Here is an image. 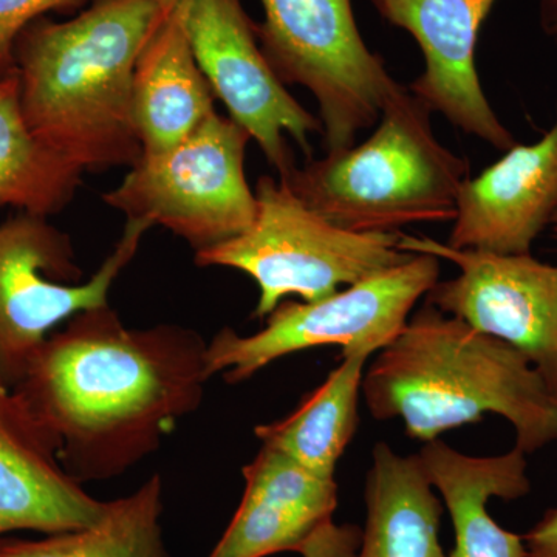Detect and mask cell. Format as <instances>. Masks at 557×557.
Listing matches in <instances>:
<instances>
[{
  "mask_svg": "<svg viewBox=\"0 0 557 557\" xmlns=\"http://www.w3.org/2000/svg\"><path fill=\"white\" fill-rule=\"evenodd\" d=\"M208 343L177 324L127 329L110 306L54 330L14 386L76 482L126 474L199 410Z\"/></svg>",
  "mask_w": 557,
  "mask_h": 557,
  "instance_id": "1",
  "label": "cell"
},
{
  "mask_svg": "<svg viewBox=\"0 0 557 557\" xmlns=\"http://www.w3.org/2000/svg\"><path fill=\"white\" fill-rule=\"evenodd\" d=\"M172 0H91L70 21L40 17L14 46L22 113L39 139L84 172L141 159L132 86Z\"/></svg>",
  "mask_w": 557,
  "mask_h": 557,
  "instance_id": "2",
  "label": "cell"
},
{
  "mask_svg": "<svg viewBox=\"0 0 557 557\" xmlns=\"http://www.w3.org/2000/svg\"><path fill=\"white\" fill-rule=\"evenodd\" d=\"M361 392L370 416L398 418L420 442L487 413L511 423L527 456L557 442V398L525 355L429 304L376 354Z\"/></svg>",
  "mask_w": 557,
  "mask_h": 557,
  "instance_id": "3",
  "label": "cell"
},
{
  "mask_svg": "<svg viewBox=\"0 0 557 557\" xmlns=\"http://www.w3.org/2000/svg\"><path fill=\"white\" fill-rule=\"evenodd\" d=\"M431 113L408 87L364 143L306 160L284 182L311 211L355 233L453 222L469 163L438 141Z\"/></svg>",
  "mask_w": 557,
  "mask_h": 557,
  "instance_id": "4",
  "label": "cell"
},
{
  "mask_svg": "<svg viewBox=\"0 0 557 557\" xmlns=\"http://www.w3.org/2000/svg\"><path fill=\"white\" fill-rule=\"evenodd\" d=\"M258 214L240 236L196 252L199 267L242 271L256 282L255 318L282 300L317 302L406 262L398 233H355L311 211L287 182L263 175L255 189Z\"/></svg>",
  "mask_w": 557,
  "mask_h": 557,
  "instance_id": "5",
  "label": "cell"
},
{
  "mask_svg": "<svg viewBox=\"0 0 557 557\" xmlns=\"http://www.w3.org/2000/svg\"><path fill=\"white\" fill-rule=\"evenodd\" d=\"M256 33L263 57L284 86L318 102L325 152L355 146L361 131L408 87L388 73L358 30L351 0H260Z\"/></svg>",
  "mask_w": 557,
  "mask_h": 557,
  "instance_id": "6",
  "label": "cell"
},
{
  "mask_svg": "<svg viewBox=\"0 0 557 557\" xmlns=\"http://www.w3.org/2000/svg\"><path fill=\"white\" fill-rule=\"evenodd\" d=\"M438 277V258L412 252L406 262L329 298L282 300L259 332L242 336L225 327L209 341V376L239 384L277 359L314 347L341 346L343 355L372 357L397 338Z\"/></svg>",
  "mask_w": 557,
  "mask_h": 557,
  "instance_id": "7",
  "label": "cell"
},
{
  "mask_svg": "<svg viewBox=\"0 0 557 557\" xmlns=\"http://www.w3.org/2000/svg\"><path fill=\"white\" fill-rule=\"evenodd\" d=\"M249 141L240 124L215 110L174 149L141 156L102 200L131 222L170 230L196 252L218 247L245 233L258 214L245 175Z\"/></svg>",
  "mask_w": 557,
  "mask_h": 557,
  "instance_id": "8",
  "label": "cell"
},
{
  "mask_svg": "<svg viewBox=\"0 0 557 557\" xmlns=\"http://www.w3.org/2000/svg\"><path fill=\"white\" fill-rule=\"evenodd\" d=\"M149 226L127 220L123 236L87 282L65 233L21 212L0 225V379L14 387L39 347L70 318L109 306L113 282Z\"/></svg>",
  "mask_w": 557,
  "mask_h": 557,
  "instance_id": "9",
  "label": "cell"
},
{
  "mask_svg": "<svg viewBox=\"0 0 557 557\" xmlns=\"http://www.w3.org/2000/svg\"><path fill=\"white\" fill-rule=\"evenodd\" d=\"M183 25L215 98L258 143L281 180L296 168L288 138L313 159L321 121L300 106L263 57L242 0H177Z\"/></svg>",
  "mask_w": 557,
  "mask_h": 557,
  "instance_id": "10",
  "label": "cell"
},
{
  "mask_svg": "<svg viewBox=\"0 0 557 557\" xmlns=\"http://www.w3.org/2000/svg\"><path fill=\"white\" fill-rule=\"evenodd\" d=\"M399 248L453 262L460 273L437 282L426 304L525 355L557 398V265L403 233Z\"/></svg>",
  "mask_w": 557,
  "mask_h": 557,
  "instance_id": "11",
  "label": "cell"
},
{
  "mask_svg": "<svg viewBox=\"0 0 557 557\" xmlns=\"http://www.w3.org/2000/svg\"><path fill=\"white\" fill-rule=\"evenodd\" d=\"M384 21L408 32L424 58L409 86L432 112L498 150L516 139L491 108L478 67L480 32L497 0H372Z\"/></svg>",
  "mask_w": 557,
  "mask_h": 557,
  "instance_id": "12",
  "label": "cell"
},
{
  "mask_svg": "<svg viewBox=\"0 0 557 557\" xmlns=\"http://www.w3.org/2000/svg\"><path fill=\"white\" fill-rule=\"evenodd\" d=\"M108 502L62 467L57 438L0 379V539L16 531L58 534L94 525Z\"/></svg>",
  "mask_w": 557,
  "mask_h": 557,
  "instance_id": "13",
  "label": "cell"
},
{
  "mask_svg": "<svg viewBox=\"0 0 557 557\" xmlns=\"http://www.w3.org/2000/svg\"><path fill=\"white\" fill-rule=\"evenodd\" d=\"M557 218L556 119L533 145H515L458 190L448 245L498 255H530Z\"/></svg>",
  "mask_w": 557,
  "mask_h": 557,
  "instance_id": "14",
  "label": "cell"
},
{
  "mask_svg": "<svg viewBox=\"0 0 557 557\" xmlns=\"http://www.w3.org/2000/svg\"><path fill=\"white\" fill-rule=\"evenodd\" d=\"M239 508L208 557H269L298 553L338 508V483L263 446L242 469Z\"/></svg>",
  "mask_w": 557,
  "mask_h": 557,
  "instance_id": "15",
  "label": "cell"
},
{
  "mask_svg": "<svg viewBox=\"0 0 557 557\" xmlns=\"http://www.w3.org/2000/svg\"><path fill=\"white\" fill-rule=\"evenodd\" d=\"M417 456L453 522L448 557H527L523 536L498 525L487 511L491 498L518 500L530 493L525 453L515 446L500 456H467L437 438Z\"/></svg>",
  "mask_w": 557,
  "mask_h": 557,
  "instance_id": "16",
  "label": "cell"
},
{
  "mask_svg": "<svg viewBox=\"0 0 557 557\" xmlns=\"http://www.w3.org/2000/svg\"><path fill=\"white\" fill-rule=\"evenodd\" d=\"M215 100L190 47L177 0H172L135 65L132 120L141 156H159L185 141L215 112Z\"/></svg>",
  "mask_w": 557,
  "mask_h": 557,
  "instance_id": "17",
  "label": "cell"
},
{
  "mask_svg": "<svg viewBox=\"0 0 557 557\" xmlns=\"http://www.w3.org/2000/svg\"><path fill=\"white\" fill-rule=\"evenodd\" d=\"M366 527L355 557H448L440 542L443 505L418 456L373 448Z\"/></svg>",
  "mask_w": 557,
  "mask_h": 557,
  "instance_id": "18",
  "label": "cell"
},
{
  "mask_svg": "<svg viewBox=\"0 0 557 557\" xmlns=\"http://www.w3.org/2000/svg\"><path fill=\"white\" fill-rule=\"evenodd\" d=\"M369 358L362 351L343 355L338 368L298 408L282 420L256 426V437L314 474L335 479L339 458L357 434L359 394Z\"/></svg>",
  "mask_w": 557,
  "mask_h": 557,
  "instance_id": "19",
  "label": "cell"
},
{
  "mask_svg": "<svg viewBox=\"0 0 557 557\" xmlns=\"http://www.w3.org/2000/svg\"><path fill=\"white\" fill-rule=\"evenodd\" d=\"M83 174L33 134L22 113L16 70L0 76V207L58 214L75 199Z\"/></svg>",
  "mask_w": 557,
  "mask_h": 557,
  "instance_id": "20",
  "label": "cell"
},
{
  "mask_svg": "<svg viewBox=\"0 0 557 557\" xmlns=\"http://www.w3.org/2000/svg\"><path fill=\"white\" fill-rule=\"evenodd\" d=\"M163 479L150 475L131 496L108 502L94 525L42 539H0V557H172L161 528Z\"/></svg>",
  "mask_w": 557,
  "mask_h": 557,
  "instance_id": "21",
  "label": "cell"
},
{
  "mask_svg": "<svg viewBox=\"0 0 557 557\" xmlns=\"http://www.w3.org/2000/svg\"><path fill=\"white\" fill-rule=\"evenodd\" d=\"M91 0H0V76L14 72V46L22 30L51 11L89 5Z\"/></svg>",
  "mask_w": 557,
  "mask_h": 557,
  "instance_id": "22",
  "label": "cell"
},
{
  "mask_svg": "<svg viewBox=\"0 0 557 557\" xmlns=\"http://www.w3.org/2000/svg\"><path fill=\"white\" fill-rule=\"evenodd\" d=\"M361 530L351 523L330 522L317 531L299 548L302 557H355L357 556Z\"/></svg>",
  "mask_w": 557,
  "mask_h": 557,
  "instance_id": "23",
  "label": "cell"
},
{
  "mask_svg": "<svg viewBox=\"0 0 557 557\" xmlns=\"http://www.w3.org/2000/svg\"><path fill=\"white\" fill-rule=\"evenodd\" d=\"M527 557H557V507L549 508L541 520L523 534Z\"/></svg>",
  "mask_w": 557,
  "mask_h": 557,
  "instance_id": "24",
  "label": "cell"
},
{
  "mask_svg": "<svg viewBox=\"0 0 557 557\" xmlns=\"http://www.w3.org/2000/svg\"><path fill=\"white\" fill-rule=\"evenodd\" d=\"M539 20L544 32L557 38V0H539Z\"/></svg>",
  "mask_w": 557,
  "mask_h": 557,
  "instance_id": "25",
  "label": "cell"
},
{
  "mask_svg": "<svg viewBox=\"0 0 557 557\" xmlns=\"http://www.w3.org/2000/svg\"><path fill=\"white\" fill-rule=\"evenodd\" d=\"M553 226H555V231H556V234H557V218L555 219V222H553Z\"/></svg>",
  "mask_w": 557,
  "mask_h": 557,
  "instance_id": "26",
  "label": "cell"
}]
</instances>
